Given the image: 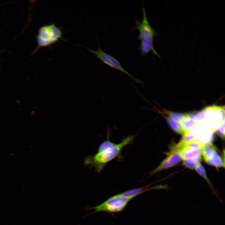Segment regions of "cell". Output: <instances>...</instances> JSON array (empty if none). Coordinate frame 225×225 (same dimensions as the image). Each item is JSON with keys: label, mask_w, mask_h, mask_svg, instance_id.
Here are the masks:
<instances>
[{"label": "cell", "mask_w": 225, "mask_h": 225, "mask_svg": "<svg viewBox=\"0 0 225 225\" xmlns=\"http://www.w3.org/2000/svg\"><path fill=\"white\" fill-rule=\"evenodd\" d=\"M87 49L90 52L94 54L98 58L100 59L104 63L113 68L123 72L130 77L137 83H143V82L141 80L136 78L126 71L123 68L121 64L117 59L111 55L104 52L101 49L99 45L97 50H92L89 48H87Z\"/></svg>", "instance_id": "obj_6"}, {"label": "cell", "mask_w": 225, "mask_h": 225, "mask_svg": "<svg viewBox=\"0 0 225 225\" xmlns=\"http://www.w3.org/2000/svg\"><path fill=\"white\" fill-rule=\"evenodd\" d=\"M183 134L181 141L187 143L196 139L194 136L191 133L189 130L185 131Z\"/></svg>", "instance_id": "obj_15"}, {"label": "cell", "mask_w": 225, "mask_h": 225, "mask_svg": "<svg viewBox=\"0 0 225 225\" xmlns=\"http://www.w3.org/2000/svg\"><path fill=\"white\" fill-rule=\"evenodd\" d=\"M205 115L202 122L220 126L224 122V106L223 108L216 106L208 107L204 108Z\"/></svg>", "instance_id": "obj_7"}, {"label": "cell", "mask_w": 225, "mask_h": 225, "mask_svg": "<svg viewBox=\"0 0 225 225\" xmlns=\"http://www.w3.org/2000/svg\"><path fill=\"white\" fill-rule=\"evenodd\" d=\"M217 133L220 136L224 138V122L217 130Z\"/></svg>", "instance_id": "obj_18"}, {"label": "cell", "mask_w": 225, "mask_h": 225, "mask_svg": "<svg viewBox=\"0 0 225 225\" xmlns=\"http://www.w3.org/2000/svg\"><path fill=\"white\" fill-rule=\"evenodd\" d=\"M186 114V117L179 122L184 132L198 124L193 119L189 118L187 113Z\"/></svg>", "instance_id": "obj_13"}, {"label": "cell", "mask_w": 225, "mask_h": 225, "mask_svg": "<svg viewBox=\"0 0 225 225\" xmlns=\"http://www.w3.org/2000/svg\"><path fill=\"white\" fill-rule=\"evenodd\" d=\"M142 19L141 22L136 21L135 28L138 30L139 34L138 38L141 42L139 48L141 54L147 55L152 51L159 57L160 55L155 49L153 45V38L156 32L150 26L148 20L145 8L142 7Z\"/></svg>", "instance_id": "obj_2"}, {"label": "cell", "mask_w": 225, "mask_h": 225, "mask_svg": "<svg viewBox=\"0 0 225 225\" xmlns=\"http://www.w3.org/2000/svg\"><path fill=\"white\" fill-rule=\"evenodd\" d=\"M62 35L61 28L53 23L41 27L37 37L38 48L50 47L60 39H63Z\"/></svg>", "instance_id": "obj_4"}, {"label": "cell", "mask_w": 225, "mask_h": 225, "mask_svg": "<svg viewBox=\"0 0 225 225\" xmlns=\"http://www.w3.org/2000/svg\"><path fill=\"white\" fill-rule=\"evenodd\" d=\"M205 115V111L204 109L197 113L194 118V120L197 123L202 122L204 119Z\"/></svg>", "instance_id": "obj_17"}, {"label": "cell", "mask_w": 225, "mask_h": 225, "mask_svg": "<svg viewBox=\"0 0 225 225\" xmlns=\"http://www.w3.org/2000/svg\"><path fill=\"white\" fill-rule=\"evenodd\" d=\"M160 112V113L168 115L169 117L178 122H179L186 117V113L182 114L178 112H174L166 110H164L163 112Z\"/></svg>", "instance_id": "obj_14"}, {"label": "cell", "mask_w": 225, "mask_h": 225, "mask_svg": "<svg viewBox=\"0 0 225 225\" xmlns=\"http://www.w3.org/2000/svg\"><path fill=\"white\" fill-rule=\"evenodd\" d=\"M183 158L181 150L177 144L173 145L167 157L155 169L149 173V176H151L161 171L172 167L181 162Z\"/></svg>", "instance_id": "obj_5"}, {"label": "cell", "mask_w": 225, "mask_h": 225, "mask_svg": "<svg viewBox=\"0 0 225 225\" xmlns=\"http://www.w3.org/2000/svg\"><path fill=\"white\" fill-rule=\"evenodd\" d=\"M162 114L165 118L169 125L174 131L179 134L184 133V131L179 122L175 121L169 117Z\"/></svg>", "instance_id": "obj_11"}, {"label": "cell", "mask_w": 225, "mask_h": 225, "mask_svg": "<svg viewBox=\"0 0 225 225\" xmlns=\"http://www.w3.org/2000/svg\"><path fill=\"white\" fill-rule=\"evenodd\" d=\"M115 144L116 143L110 141L109 140L104 141L99 146L98 148V152H101L115 145Z\"/></svg>", "instance_id": "obj_16"}, {"label": "cell", "mask_w": 225, "mask_h": 225, "mask_svg": "<svg viewBox=\"0 0 225 225\" xmlns=\"http://www.w3.org/2000/svg\"><path fill=\"white\" fill-rule=\"evenodd\" d=\"M136 197L134 196H123L120 193L116 195L108 198L100 205L93 207L88 206L85 208V209L86 210H95V212L83 217L102 212L108 213L122 212L128 202Z\"/></svg>", "instance_id": "obj_3"}, {"label": "cell", "mask_w": 225, "mask_h": 225, "mask_svg": "<svg viewBox=\"0 0 225 225\" xmlns=\"http://www.w3.org/2000/svg\"><path fill=\"white\" fill-rule=\"evenodd\" d=\"M183 159L195 158L200 156L201 149L185 147L181 150Z\"/></svg>", "instance_id": "obj_10"}, {"label": "cell", "mask_w": 225, "mask_h": 225, "mask_svg": "<svg viewBox=\"0 0 225 225\" xmlns=\"http://www.w3.org/2000/svg\"><path fill=\"white\" fill-rule=\"evenodd\" d=\"M204 160L209 165L216 168L224 167V159L217 153L216 150L214 151L208 158Z\"/></svg>", "instance_id": "obj_9"}, {"label": "cell", "mask_w": 225, "mask_h": 225, "mask_svg": "<svg viewBox=\"0 0 225 225\" xmlns=\"http://www.w3.org/2000/svg\"><path fill=\"white\" fill-rule=\"evenodd\" d=\"M134 138V136H127L119 143L98 152L94 155L87 156L84 160V164L95 168L98 173L100 172L108 163L120 156L123 148L132 142Z\"/></svg>", "instance_id": "obj_1"}, {"label": "cell", "mask_w": 225, "mask_h": 225, "mask_svg": "<svg viewBox=\"0 0 225 225\" xmlns=\"http://www.w3.org/2000/svg\"><path fill=\"white\" fill-rule=\"evenodd\" d=\"M201 161L200 156L195 158L184 159L183 164L186 167L190 169H195L200 164Z\"/></svg>", "instance_id": "obj_12"}, {"label": "cell", "mask_w": 225, "mask_h": 225, "mask_svg": "<svg viewBox=\"0 0 225 225\" xmlns=\"http://www.w3.org/2000/svg\"><path fill=\"white\" fill-rule=\"evenodd\" d=\"M195 169L196 171L203 177L208 182L211 188V194L215 195L220 202L223 203V200L220 197L219 193L214 188L207 177L205 170L203 166L200 163Z\"/></svg>", "instance_id": "obj_8"}]
</instances>
